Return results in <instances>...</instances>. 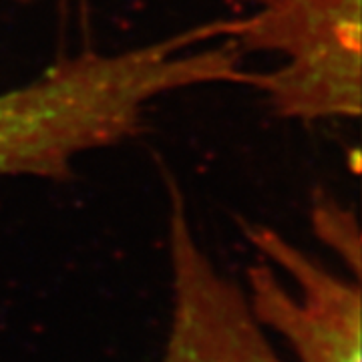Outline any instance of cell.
Wrapping results in <instances>:
<instances>
[{
	"instance_id": "obj_1",
	"label": "cell",
	"mask_w": 362,
	"mask_h": 362,
	"mask_svg": "<svg viewBox=\"0 0 362 362\" xmlns=\"http://www.w3.org/2000/svg\"><path fill=\"white\" fill-rule=\"evenodd\" d=\"M238 16L242 51L268 52L280 66L254 73L284 119L326 121L361 115V0H252Z\"/></svg>"
},
{
	"instance_id": "obj_6",
	"label": "cell",
	"mask_w": 362,
	"mask_h": 362,
	"mask_svg": "<svg viewBox=\"0 0 362 362\" xmlns=\"http://www.w3.org/2000/svg\"><path fill=\"white\" fill-rule=\"evenodd\" d=\"M221 21L226 23V37H223V39H230V37H228V35H230V21H228V18H221ZM233 42H235V40H233ZM235 45H238V42H235ZM238 49H240V47H238ZM250 77H252V73H247V83H250Z\"/></svg>"
},
{
	"instance_id": "obj_3",
	"label": "cell",
	"mask_w": 362,
	"mask_h": 362,
	"mask_svg": "<svg viewBox=\"0 0 362 362\" xmlns=\"http://www.w3.org/2000/svg\"><path fill=\"white\" fill-rule=\"evenodd\" d=\"M107 137L103 90L78 61H59L0 93V177H65L77 157L101 149Z\"/></svg>"
},
{
	"instance_id": "obj_4",
	"label": "cell",
	"mask_w": 362,
	"mask_h": 362,
	"mask_svg": "<svg viewBox=\"0 0 362 362\" xmlns=\"http://www.w3.org/2000/svg\"><path fill=\"white\" fill-rule=\"evenodd\" d=\"M169 194L173 308L161 362H282L242 288L197 244L177 185L171 183Z\"/></svg>"
},
{
	"instance_id": "obj_5",
	"label": "cell",
	"mask_w": 362,
	"mask_h": 362,
	"mask_svg": "<svg viewBox=\"0 0 362 362\" xmlns=\"http://www.w3.org/2000/svg\"><path fill=\"white\" fill-rule=\"evenodd\" d=\"M314 223H316V230L324 240L328 244H334L338 247V252H340V256L350 259L352 272L358 276V270H361L358 247L349 246V242L350 244H358V232H356V223L350 220L349 214L342 211V207L326 202L324 206L316 207Z\"/></svg>"
},
{
	"instance_id": "obj_2",
	"label": "cell",
	"mask_w": 362,
	"mask_h": 362,
	"mask_svg": "<svg viewBox=\"0 0 362 362\" xmlns=\"http://www.w3.org/2000/svg\"><path fill=\"white\" fill-rule=\"evenodd\" d=\"M262 256L292 280L294 290L268 264L247 270L246 300L256 322L270 328L298 362H361V284L349 282L264 226L247 230Z\"/></svg>"
}]
</instances>
